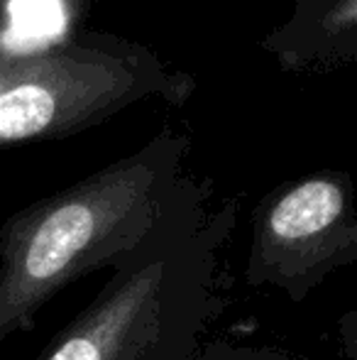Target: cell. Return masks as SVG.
Wrapping results in <instances>:
<instances>
[{
  "label": "cell",
  "mask_w": 357,
  "mask_h": 360,
  "mask_svg": "<svg viewBox=\"0 0 357 360\" xmlns=\"http://www.w3.org/2000/svg\"><path fill=\"white\" fill-rule=\"evenodd\" d=\"M260 49L286 74H328L357 57V0H296L284 25Z\"/></svg>",
  "instance_id": "5"
},
{
  "label": "cell",
  "mask_w": 357,
  "mask_h": 360,
  "mask_svg": "<svg viewBox=\"0 0 357 360\" xmlns=\"http://www.w3.org/2000/svg\"><path fill=\"white\" fill-rule=\"evenodd\" d=\"M15 3L18 0H0V20L3 18H8V13L15 8ZM59 5H62L64 10H69V13H74V18H81L83 13H86V8H88V0H57Z\"/></svg>",
  "instance_id": "7"
},
{
  "label": "cell",
  "mask_w": 357,
  "mask_h": 360,
  "mask_svg": "<svg viewBox=\"0 0 357 360\" xmlns=\"http://www.w3.org/2000/svg\"><path fill=\"white\" fill-rule=\"evenodd\" d=\"M191 140L164 128L133 155L20 209L0 228V343L29 331L67 285L196 236L215 214L189 172Z\"/></svg>",
  "instance_id": "1"
},
{
  "label": "cell",
  "mask_w": 357,
  "mask_h": 360,
  "mask_svg": "<svg viewBox=\"0 0 357 360\" xmlns=\"http://www.w3.org/2000/svg\"><path fill=\"white\" fill-rule=\"evenodd\" d=\"M194 91L191 74L113 32L76 30L37 44L0 39V147L72 138L144 101L184 105Z\"/></svg>",
  "instance_id": "2"
},
{
  "label": "cell",
  "mask_w": 357,
  "mask_h": 360,
  "mask_svg": "<svg viewBox=\"0 0 357 360\" xmlns=\"http://www.w3.org/2000/svg\"><path fill=\"white\" fill-rule=\"evenodd\" d=\"M357 260L355 186L345 172L321 169L271 189L252 211L245 277L304 302L330 272Z\"/></svg>",
  "instance_id": "4"
},
{
  "label": "cell",
  "mask_w": 357,
  "mask_h": 360,
  "mask_svg": "<svg viewBox=\"0 0 357 360\" xmlns=\"http://www.w3.org/2000/svg\"><path fill=\"white\" fill-rule=\"evenodd\" d=\"M230 221L233 204L196 236L118 267L37 360H191L213 311L215 248Z\"/></svg>",
  "instance_id": "3"
},
{
  "label": "cell",
  "mask_w": 357,
  "mask_h": 360,
  "mask_svg": "<svg viewBox=\"0 0 357 360\" xmlns=\"http://www.w3.org/2000/svg\"><path fill=\"white\" fill-rule=\"evenodd\" d=\"M191 360H301L289 358L281 353L260 351V348H213V351L203 353V356H194Z\"/></svg>",
  "instance_id": "6"
}]
</instances>
